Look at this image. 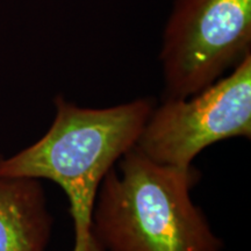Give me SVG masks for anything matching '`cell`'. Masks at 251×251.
<instances>
[{
  "instance_id": "obj_1",
  "label": "cell",
  "mask_w": 251,
  "mask_h": 251,
  "mask_svg": "<svg viewBox=\"0 0 251 251\" xmlns=\"http://www.w3.org/2000/svg\"><path fill=\"white\" fill-rule=\"evenodd\" d=\"M55 118L39 141L11 157L0 155V176L48 179L67 194L74 224L71 251H99L92 216L108 171L134 148L155 101L139 98L106 108L81 107L57 96Z\"/></svg>"
},
{
  "instance_id": "obj_4",
  "label": "cell",
  "mask_w": 251,
  "mask_h": 251,
  "mask_svg": "<svg viewBox=\"0 0 251 251\" xmlns=\"http://www.w3.org/2000/svg\"><path fill=\"white\" fill-rule=\"evenodd\" d=\"M251 137V54L212 85L153 106L135 148L152 162L178 169L220 141Z\"/></svg>"
},
{
  "instance_id": "obj_2",
  "label": "cell",
  "mask_w": 251,
  "mask_h": 251,
  "mask_svg": "<svg viewBox=\"0 0 251 251\" xmlns=\"http://www.w3.org/2000/svg\"><path fill=\"white\" fill-rule=\"evenodd\" d=\"M194 166L152 162L131 148L117 162L97 196L92 237L99 251H224L191 191Z\"/></svg>"
},
{
  "instance_id": "obj_5",
  "label": "cell",
  "mask_w": 251,
  "mask_h": 251,
  "mask_svg": "<svg viewBox=\"0 0 251 251\" xmlns=\"http://www.w3.org/2000/svg\"><path fill=\"white\" fill-rule=\"evenodd\" d=\"M52 224L41 180L0 176V251H47Z\"/></svg>"
},
{
  "instance_id": "obj_3",
  "label": "cell",
  "mask_w": 251,
  "mask_h": 251,
  "mask_svg": "<svg viewBox=\"0 0 251 251\" xmlns=\"http://www.w3.org/2000/svg\"><path fill=\"white\" fill-rule=\"evenodd\" d=\"M251 54V0H176L159 62L162 100L212 85Z\"/></svg>"
}]
</instances>
